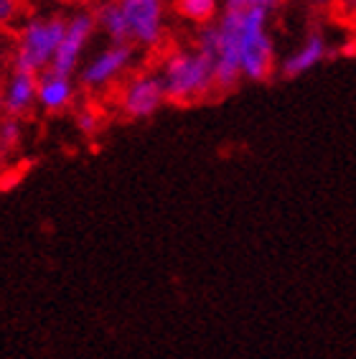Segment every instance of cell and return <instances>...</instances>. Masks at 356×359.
Here are the masks:
<instances>
[{
	"label": "cell",
	"instance_id": "obj_1",
	"mask_svg": "<svg viewBox=\"0 0 356 359\" xmlns=\"http://www.w3.org/2000/svg\"><path fill=\"white\" fill-rule=\"evenodd\" d=\"M163 82L165 100L176 104L199 102L217 90L214 79V59L201 48H178L168 54L158 69Z\"/></svg>",
	"mask_w": 356,
	"mask_h": 359
},
{
	"label": "cell",
	"instance_id": "obj_2",
	"mask_svg": "<svg viewBox=\"0 0 356 359\" xmlns=\"http://www.w3.org/2000/svg\"><path fill=\"white\" fill-rule=\"evenodd\" d=\"M275 69V46L270 36V11L247 6L240 11V72L249 82H267Z\"/></svg>",
	"mask_w": 356,
	"mask_h": 359
},
{
	"label": "cell",
	"instance_id": "obj_3",
	"mask_svg": "<svg viewBox=\"0 0 356 359\" xmlns=\"http://www.w3.org/2000/svg\"><path fill=\"white\" fill-rule=\"evenodd\" d=\"M67 28L64 15H36L28 18L18 31L13 51V69L28 72V74H41L51 67L59 41Z\"/></svg>",
	"mask_w": 356,
	"mask_h": 359
},
{
	"label": "cell",
	"instance_id": "obj_4",
	"mask_svg": "<svg viewBox=\"0 0 356 359\" xmlns=\"http://www.w3.org/2000/svg\"><path fill=\"white\" fill-rule=\"evenodd\" d=\"M132 56H135L132 43H107L76 69L79 87L89 92H102L112 87L132 67Z\"/></svg>",
	"mask_w": 356,
	"mask_h": 359
},
{
	"label": "cell",
	"instance_id": "obj_5",
	"mask_svg": "<svg viewBox=\"0 0 356 359\" xmlns=\"http://www.w3.org/2000/svg\"><path fill=\"white\" fill-rule=\"evenodd\" d=\"M132 46L153 48L165 34V0H117Z\"/></svg>",
	"mask_w": 356,
	"mask_h": 359
},
{
	"label": "cell",
	"instance_id": "obj_6",
	"mask_svg": "<svg viewBox=\"0 0 356 359\" xmlns=\"http://www.w3.org/2000/svg\"><path fill=\"white\" fill-rule=\"evenodd\" d=\"M95 31H97V23H95V13H92V11H76V13L69 15L62 41H59L54 62H51L48 69L56 72V74L74 76L76 69L82 67L84 51H87Z\"/></svg>",
	"mask_w": 356,
	"mask_h": 359
},
{
	"label": "cell",
	"instance_id": "obj_7",
	"mask_svg": "<svg viewBox=\"0 0 356 359\" xmlns=\"http://www.w3.org/2000/svg\"><path fill=\"white\" fill-rule=\"evenodd\" d=\"M165 100V90L160 76L156 74H137L132 76L130 82L125 84L123 92H120V110H123L125 118L130 120H148L153 118L163 104Z\"/></svg>",
	"mask_w": 356,
	"mask_h": 359
},
{
	"label": "cell",
	"instance_id": "obj_8",
	"mask_svg": "<svg viewBox=\"0 0 356 359\" xmlns=\"http://www.w3.org/2000/svg\"><path fill=\"white\" fill-rule=\"evenodd\" d=\"M74 97H76L74 76L56 74L51 69L39 74V82H36V104L43 112H64L67 107H71Z\"/></svg>",
	"mask_w": 356,
	"mask_h": 359
},
{
	"label": "cell",
	"instance_id": "obj_9",
	"mask_svg": "<svg viewBox=\"0 0 356 359\" xmlns=\"http://www.w3.org/2000/svg\"><path fill=\"white\" fill-rule=\"evenodd\" d=\"M36 82L39 76L28 74V72L13 69L8 74L6 84L0 87V97H3V110L11 118H23L36 107Z\"/></svg>",
	"mask_w": 356,
	"mask_h": 359
},
{
	"label": "cell",
	"instance_id": "obj_10",
	"mask_svg": "<svg viewBox=\"0 0 356 359\" xmlns=\"http://www.w3.org/2000/svg\"><path fill=\"white\" fill-rule=\"evenodd\" d=\"M329 59V43L321 34H310L301 46L295 48L293 54H288V59L282 62V76H301L308 74L310 69H315L321 62Z\"/></svg>",
	"mask_w": 356,
	"mask_h": 359
},
{
	"label": "cell",
	"instance_id": "obj_11",
	"mask_svg": "<svg viewBox=\"0 0 356 359\" xmlns=\"http://www.w3.org/2000/svg\"><path fill=\"white\" fill-rule=\"evenodd\" d=\"M92 13H95L97 28L110 39V43H130L128 41V26H125L123 11L117 6V0H102Z\"/></svg>",
	"mask_w": 356,
	"mask_h": 359
},
{
	"label": "cell",
	"instance_id": "obj_12",
	"mask_svg": "<svg viewBox=\"0 0 356 359\" xmlns=\"http://www.w3.org/2000/svg\"><path fill=\"white\" fill-rule=\"evenodd\" d=\"M176 11L186 21L206 26L219 13V0H176Z\"/></svg>",
	"mask_w": 356,
	"mask_h": 359
},
{
	"label": "cell",
	"instance_id": "obj_13",
	"mask_svg": "<svg viewBox=\"0 0 356 359\" xmlns=\"http://www.w3.org/2000/svg\"><path fill=\"white\" fill-rule=\"evenodd\" d=\"M23 140V125L21 118H11V115H3L0 118V156L6 153H13Z\"/></svg>",
	"mask_w": 356,
	"mask_h": 359
},
{
	"label": "cell",
	"instance_id": "obj_14",
	"mask_svg": "<svg viewBox=\"0 0 356 359\" xmlns=\"http://www.w3.org/2000/svg\"><path fill=\"white\" fill-rule=\"evenodd\" d=\"M76 128H79V133L82 135H95L97 128H100V115H97L92 107H82V110L76 112Z\"/></svg>",
	"mask_w": 356,
	"mask_h": 359
},
{
	"label": "cell",
	"instance_id": "obj_15",
	"mask_svg": "<svg viewBox=\"0 0 356 359\" xmlns=\"http://www.w3.org/2000/svg\"><path fill=\"white\" fill-rule=\"evenodd\" d=\"M18 15V0H0V26L15 21Z\"/></svg>",
	"mask_w": 356,
	"mask_h": 359
},
{
	"label": "cell",
	"instance_id": "obj_16",
	"mask_svg": "<svg viewBox=\"0 0 356 359\" xmlns=\"http://www.w3.org/2000/svg\"><path fill=\"white\" fill-rule=\"evenodd\" d=\"M247 6H249V0H224V8H232V11H240Z\"/></svg>",
	"mask_w": 356,
	"mask_h": 359
},
{
	"label": "cell",
	"instance_id": "obj_17",
	"mask_svg": "<svg viewBox=\"0 0 356 359\" xmlns=\"http://www.w3.org/2000/svg\"><path fill=\"white\" fill-rule=\"evenodd\" d=\"M275 3H278V0H249V6H262V8H267V11H270Z\"/></svg>",
	"mask_w": 356,
	"mask_h": 359
},
{
	"label": "cell",
	"instance_id": "obj_18",
	"mask_svg": "<svg viewBox=\"0 0 356 359\" xmlns=\"http://www.w3.org/2000/svg\"><path fill=\"white\" fill-rule=\"evenodd\" d=\"M3 115H6V110H3V97H0V118H3Z\"/></svg>",
	"mask_w": 356,
	"mask_h": 359
}]
</instances>
